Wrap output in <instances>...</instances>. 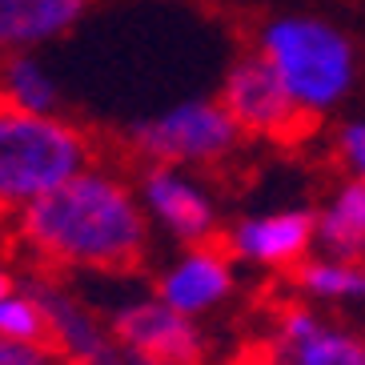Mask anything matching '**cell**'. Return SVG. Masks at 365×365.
<instances>
[{
  "label": "cell",
  "mask_w": 365,
  "mask_h": 365,
  "mask_svg": "<svg viewBox=\"0 0 365 365\" xmlns=\"http://www.w3.org/2000/svg\"><path fill=\"white\" fill-rule=\"evenodd\" d=\"M21 241L61 269L120 273L145 257L149 213L120 173L88 165L21 213Z\"/></svg>",
  "instance_id": "cell-1"
},
{
  "label": "cell",
  "mask_w": 365,
  "mask_h": 365,
  "mask_svg": "<svg viewBox=\"0 0 365 365\" xmlns=\"http://www.w3.org/2000/svg\"><path fill=\"white\" fill-rule=\"evenodd\" d=\"M305 117H325L357 85L354 41L313 12H281L257 29V48Z\"/></svg>",
  "instance_id": "cell-2"
},
{
  "label": "cell",
  "mask_w": 365,
  "mask_h": 365,
  "mask_svg": "<svg viewBox=\"0 0 365 365\" xmlns=\"http://www.w3.org/2000/svg\"><path fill=\"white\" fill-rule=\"evenodd\" d=\"M93 165V140L68 117L0 101V217H21Z\"/></svg>",
  "instance_id": "cell-3"
},
{
  "label": "cell",
  "mask_w": 365,
  "mask_h": 365,
  "mask_svg": "<svg viewBox=\"0 0 365 365\" xmlns=\"http://www.w3.org/2000/svg\"><path fill=\"white\" fill-rule=\"evenodd\" d=\"M129 145L149 165L173 169H201V165L225 161L241 145V125L229 117V108L213 97H189L161 108L157 117L133 120Z\"/></svg>",
  "instance_id": "cell-4"
},
{
  "label": "cell",
  "mask_w": 365,
  "mask_h": 365,
  "mask_svg": "<svg viewBox=\"0 0 365 365\" xmlns=\"http://www.w3.org/2000/svg\"><path fill=\"white\" fill-rule=\"evenodd\" d=\"M217 101L229 108V117L241 125V133H253V137L297 140L309 133V120H313L297 108V101L289 97V88L281 85L277 73L257 53L237 56L233 65H229Z\"/></svg>",
  "instance_id": "cell-5"
},
{
  "label": "cell",
  "mask_w": 365,
  "mask_h": 365,
  "mask_svg": "<svg viewBox=\"0 0 365 365\" xmlns=\"http://www.w3.org/2000/svg\"><path fill=\"white\" fill-rule=\"evenodd\" d=\"M113 337L161 365H205V337L193 317L173 313L161 297H137L113 309Z\"/></svg>",
  "instance_id": "cell-6"
},
{
  "label": "cell",
  "mask_w": 365,
  "mask_h": 365,
  "mask_svg": "<svg viewBox=\"0 0 365 365\" xmlns=\"http://www.w3.org/2000/svg\"><path fill=\"white\" fill-rule=\"evenodd\" d=\"M137 197H140V205H145L149 221H157L165 233L177 237V241H185L189 249L213 241V233H217V205L185 169H173V165H149V169L140 173Z\"/></svg>",
  "instance_id": "cell-7"
},
{
  "label": "cell",
  "mask_w": 365,
  "mask_h": 365,
  "mask_svg": "<svg viewBox=\"0 0 365 365\" xmlns=\"http://www.w3.org/2000/svg\"><path fill=\"white\" fill-rule=\"evenodd\" d=\"M317 245V213L277 209V213L241 217L225 237L229 257L261 269H297Z\"/></svg>",
  "instance_id": "cell-8"
},
{
  "label": "cell",
  "mask_w": 365,
  "mask_h": 365,
  "mask_svg": "<svg viewBox=\"0 0 365 365\" xmlns=\"http://www.w3.org/2000/svg\"><path fill=\"white\" fill-rule=\"evenodd\" d=\"M277 357L289 365H365V337L354 329L325 322L305 301H289L277 309L273 345Z\"/></svg>",
  "instance_id": "cell-9"
},
{
  "label": "cell",
  "mask_w": 365,
  "mask_h": 365,
  "mask_svg": "<svg viewBox=\"0 0 365 365\" xmlns=\"http://www.w3.org/2000/svg\"><path fill=\"white\" fill-rule=\"evenodd\" d=\"M233 293V257L229 249L217 245H193L173 261L157 277V297L181 317H201L213 313L221 301Z\"/></svg>",
  "instance_id": "cell-10"
},
{
  "label": "cell",
  "mask_w": 365,
  "mask_h": 365,
  "mask_svg": "<svg viewBox=\"0 0 365 365\" xmlns=\"http://www.w3.org/2000/svg\"><path fill=\"white\" fill-rule=\"evenodd\" d=\"M29 289L36 293V301H41V309H44L48 349L56 357H65L68 365H105V357L113 354L117 337H113V329L88 309L85 301L76 297V293L61 289V285H53V281L48 285L36 281Z\"/></svg>",
  "instance_id": "cell-11"
},
{
  "label": "cell",
  "mask_w": 365,
  "mask_h": 365,
  "mask_svg": "<svg viewBox=\"0 0 365 365\" xmlns=\"http://www.w3.org/2000/svg\"><path fill=\"white\" fill-rule=\"evenodd\" d=\"M93 0H0V56L36 53L88 16Z\"/></svg>",
  "instance_id": "cell-12"
},
{
  "label": "cell",
  "mask_w": 365,
  "mask_h": 365,
  "mask_svg": "<svg viewBox=\"0 0 365 365\" xmlns=\"http://www.w3.org/2000/svg\"><path fill=\"white\" fill-rule=\"evenodd\" d=\"M317 245L325 257L365 261V181L349 177L317 209Z\"/></svg>",
  "instance_id": "cell-13"
},
{
  "label": "cell",
  "mask_w": 365,
  "mask_h": 365,
  "mask_svg": "<svg viewBox=\"0 0 365 365\" xmlns=\"http://www.w3.org/2000/svg\"><path fill=\"white\" fill-rule=\"evenodd\" d=\"M0 101L41 113V117H61V81L48 73L36 53H12L0 56Z\"/></svg>",
  "instance_id": "cell-14"
},
{
  "label": "cell",
  "mask_w": 365,
  "mask_h": 365,
  "mask_svg": "<svg viewBox=\"0 0 365 365\" xmlns=\"http://www.w3.org/2000/svg\"><path fill=\"white\" fill-rule=\"evenodd\" d=\"M293 285L313 301L357 305V301H365V261L305 257L297 269H293Z\"/></svg>",
  "instance_id": "cell-15"
},
{
  "label": "cell",
  "mask_w": 365,
  "mask_h": 365,
  "mask_svg": "<svg viewBox=\"0 0 365 365\" xmlns=\"http://www.w3.org/2000/svg\"><path fill=\"white\" fill-rule=\"evenodd\" d=\"M0 337H12V341H29V345H48V322H44V309L36 293L29 285H16L9 297L0 301Z\"/></svg>",
  "instance_id": "cell-16"
},
{
  "label": "cell",
  "mask_w": 365,
  "mask_h": 365,
  "mask_svg": "<svg viewBox=\"0 0 365 365\" xmlns=\"http://www.w3.org/2000/svg\"><path fill=\"white\" fill-rule=\"evenodd\" d=\"M337 157L357 181H365V120H345L337 133Z\"/></svg>",
  "instance_id": "cell-17"
},
{
  "label": "cell",
  "mask_w": 365,
  "mask_h": 365,
  "mask_svg": "<svg viewBox=\"0 0 365 365\" xmlns=\"http://www.w3.org/2000/svg\"><path fill=\"white\" fill-rule=\"evenodd\" d=\"M56 354L48 345H29V341H12L0 337V365H53Z\"/></svg>",
  "instance_id": "cell-18"
},
{
  "label": "cell",
  "mask_w": 365,
  "mask_h": 365,
  "mask_svg": "<svg viewBox=\"0 0 365 365\" xmlns=\"http://www.w3.org/2000/svg\"><path fill=\"white\" fill-rule=\"evenodd\" d=\"M225 365H289L285 357H277L273 349H245V354H237V357H229Z\"/></svg>",
  "instance_id": "cell-19"
},
{
  "label": "cell",
  "mask_w": 365,
  "mask_h": 365,
  "mask_svg": "<svg viewBox=\"0 0 365 365\" xmlns=\"http://www.w3.org/2000/svg\"><path fill=\"white\" fill-rule=\"evenodd\" d=\"M12 289H16V281H12V273H9V269L0 265V301L9 297V293H12Z\"/></svg>",
  "instance_id": "cell-20"
},
{
  "label": "cell",
  "mask_w": 365,
  "mask_h": 365,
  "mask_svg": "<svg viewBox=\"0 0 365 365\" xmlns=\"http://www.w3.org/2000/svg\"><path fill=\"white\" fill-rule=\"evenodd\" d=\"M0 249H4V217H0Z\"/></svg>",
  "instance_id": "cell-21"
}]
</instances>
